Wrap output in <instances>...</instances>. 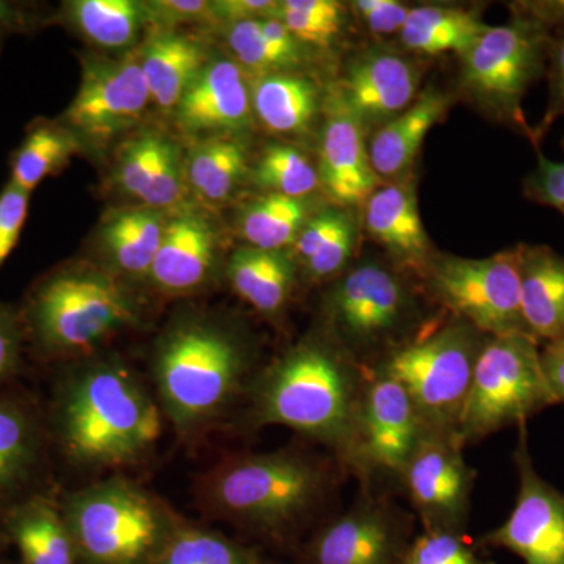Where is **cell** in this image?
<instances>
[{"label": "cell", "mask_w": 564, "mask_h": 564, "mask_svg": "<svg viewBox=\"0 0 564 564\" xmlns=\"http://www.w3.org/2000/svg\"><path fill=\"white\" fill-rule=\"evenodd\" d=\"M25 564H74V540L66 521L43 503L22 508L11 522Z\"/></svg>", "instance_id": "e575fe53"}, {"label": "cell", "mask_w": 564, "mask_h": 564, "mask_svg": "<svg viewBox=\"0 0 564 564\" xmlns=\"http://www.w3.org/2000/svg\"><path fill=\"white\" fill-rule=\"evenodd\" d=\"M540 343L525 334L486 337L464 402L455 437L462 447L527 422L555 404Z\"/></svg>", "instance_id": "ba28073f"}, {"label": "cell", "mask_w": 564, "mask_h": 564, "mask_svg": "<svg viewBox=\"0 0 564 564\" xmlns=\"http://www.w3.org/2000/svg\"><path fill=\"white\" fill-rule=\"evenodd\" d=\"M150 101L139 58L87 61L76 98L63 115V126L77 139L101 143L133 128Z\"/></svg>", "instance_id": "9a60e30c"}, {"label": "cell", "mask_w": 564, "mask_h": 564, "mask_svg": "<svg viewBox=\"0 0 564 564\" xmlns=\"http://www.w3.org/2000/svg\"><path fill=\"white\" fill-rule=\"evenodd\" d=\"M519 262L521 245L484 259L436 254L422 278L441 306L485 336H530L522 315Z\"/></svg>", "instance_id": "9c48e42d"}, {"label": "cell", "mask_w": 564, "mask_h": 564, "mask_svg": "<svg viewBox=\"0 0 564 564\" xmlns=\"http://www.w3.org/2000/svg\"><path fill=\"white\" fill-rule=\"evenodd\" d=\"M513 17L488 31L462 57L459 87L492 120L532 141L522 101L530 87L545 76L555 28L533 2L516 3Z\"/></svg>", "instance_id": "277c9868"}, {"label": "cell", "mask_w": 564, "mask_h": 564, "mask_svg": "<svg viewBox=\"0 0 564 564\" xmlns=\"http://www.w3.org/2000/svg\"><path fill=\"white\" fill-rule=\"evenodd\" d=\"M276 18L303 46L326 50L343 35L347 10L336 0H284Z\"/></svg>", "instance_id": "74e56055"}, {"label": "cell", "mask_w": 564, "mask_h": 564, "mask_svg": "<svg viewBox=\"0 0 564 564\" xmlns=\"http://www.w3.org/2000/svg\"><path fill=\"white\" fill-rule=\"evenodd\" d=\"M158 564H258V560L220 534L184 530L169 541Z\"/></svg>", "instance_id": "f35d334b"}, {"label": "cell", "mask_w": 564, "mask_h": 564, "mask_svg": "<svg viewBox=\"0 0 564 564\" xmlns=\"http://www.w3.org/2000/svg\"><path fill=\"white\" fill-rule=\"evenodd\" d=\"M521 304L530 336L564 340V256L545 245H521Z\"/></svg>", "instance_id": "cb8c5ba5"}, {"label": "cell", "mask_w": 564, "mask_h": 564, "mask_svg": "<svg viewBox=\"0 0 564 564\" xmlns=\"http://www.w3.org/2000/svg\"><path fill=\"white\" fill-rule=\"evenodd\" d=\"M352 10L373 35L392 36L400 35L411 9L399 0H356Z\"/></svg>", "instance_id": "bcb514c9"}, {"label": "cell", "mask_w": 564, "mask_h": 564, "mask_svg": "<svg viewBox=\"0 0 564 564\" xmlns=\"http://www.w3.org/2000/svg\"><path fill=\"white\" fill-rule=\"evenodd\" d=\"M310 218L306 198L267 193L245 207L240 215V234L248 247L288 250Z\"/></svg>", "instance_id": "d6a6232c"}, {"label": "cell", "mask_w": 564, "mask_h": 564, "mask_svg": "<svg viewBox=\"0 0 564 564\" xmlns=\"http://www.w3.org/2000/svg\"><path fill=\"white\" fill-rule=\"evenodd\" d=\"M252 177L267 193L306 198L321 187L317 165L291 144L273 143L263 150Z\"/></svg>", "instance_id": "d590c367"}, {"label": "cell", "mask_w": 564, "mask_h": 564, "mask_svg": "<svg viewBox=\"0 0 564 564\" xmlns=\"http://www.w3.org/2000/svg\"><path fill=\"white\" fill-rule=\"evenodd\" d=\"M402 564H494L478 555L463 532H423L414 538Z\"/></svg>", "instance_id": "ab89813d"}, {"label": "cell", "mask_w": 564, "mask_h": 564, "mask_svg": "<svg viewBox=\"0 0 564 564\" xmlns=\"http://www.w3.org/2000/svg\"><path fill=\"white\" fill-rule=\"evenodd\" d=\"M218 254V232L203 212L182 207L166 220L158 256L151 267L155 288L185 293L202 288Z\"/></svg>", "instance_id": "44dd1931"}, {"label": "cell", "mask_w": 564, "mask_h": 564, "mask_svg": "<svg viewBox=\"0 0 564 564\" xmlns=\"http://www.w3.org/2000/svg\"><path fill=\"white\" fill-rule=\"evenodd\" d=\"M65 521L74 544L93 564H143L161 547L165 533L161 508L124 480L76 494Z\"/></svg>", "instance_id": "30bf717a"}, {"label": "cell", "mask_w": 564, "mask_h": 564, "mask_svg": "<svg viewBox=\"0 0 564 564\" xmlns=\"http://www.w3.org/2000/svg\"><path fill=\"white\" fill-rule=\"evenodd\" d=\"M323 107L325 122L317 165L321 187L337 207L364 206L381 181L370 162L366 129L333 91Z\"/></svg>", "instance_id": "ac0fdd59"}, {"label": "cell", "mask_w": 564, "mask_h": 564, "mask_svg": "<svg viewBox=\"0 0 564 564\" xmlns=\"http://www.w3.org/2000/svg\"><path fill=\"white\" fill-rule=\"evenodd\" d=\"M176 120L192 137H237L248 131L252 106L245 70L228 58L209 61L176 107Z\"/></svg>", "instance_id": "d6986e66"}, {"label": "cell", "mask_w": 564, "mask_h": 564, "mask_svg": "<svg viewBox=\"0 0 564 564\" xmlns=\"http://www.w3.org/2000/svg\"><path fill=\"white\" fill-rule=\"evenodd\" d=\"M135 321L132 293L113 274L91 267L51 273L28 306L33 336L54 352L88 351Z\"/></svg>", "instance_id": "52a82bcc"}, {"label": "cell", "mask_w": 564, "mask_h": 564, "mask_svg": "<svg viewBox=\"0 0 564 564\" xmlns=\"http://www.w3.org/2000/svg\"><path fill=\"white\" fill-rule=\"evenodd\" d=\"M250 364L242 340L220 326H177L155 355V383L165 413L182 430L217 417L242 389Z\"/></svg>", "instance_id": "3957f363"}, {"label": "cell", "mask_w": 564, "mask_h": 564, "mask_svg": "<svg viewBox=\"0 0 564 564\" xmlns=\"http://www.w3.org/2000/svg\"><path fill=\"white\" fill-rule=\"evenodd\" d=\"M452 104L451 95L430 87L406 110L378 128L369 143V155L380 180H393L413 169L423 141L447 118Z\"/></svg>", "instance_id": "603a6c76"}, {"label": "cell", "mask_w": 564, "mask_h": 564, "mask_svg": "<svg viewBox=\"0 0 564 564\" xmlns=\"http://www.w3.org/2000/svg\"><path fill=\"white\" fill-rule=\"evenodd\" d=\"M234 291L261 314L274 315L291 299L296 281V262L288 250L242 247L228 263Z\"/></svg>", "instance_id": "484cf974"}, {"label": "cell", "mask_w": 564, "mask_h": 564, "mask_svg": "<svg viewBox=\"0 0 564 564\" xmlns=\"http://www.w3.org/2000/svg\"><path fill=\"white\" fill-rule=\"evenodd\" d=\"M115 182L122 192L152 209L180 206L187 182L181 148L162 132L132 135L118 150Z\"/></svg>", "instance_id": "ffe728a7"}, {"label": "cell", "mask_w": 564, "mask_h": 564, "mask_svg": "<svg viewBox=\"0 0 564 564\" xmlns=\"http://www.w3.org/2000/svg\"><path fill=\"white\" fill-rule=\"evenodd\" d=\"M513 458L519 477L513 511L481 543L505 549L524 564H564V492L534 469L527 425H519Z\"/></svg>", "instance_id": "7c38bea8"}, {"label": "cell", "mask_w": 564, "mask_h": 564, "mask_svg": "<svg viewBox=\"0 0 564 564\" xmlns=\"http://www.w3.org/2000/svg\"><path fill=\"white\" fill-rule=\"evenodd\" d=\"M217 22L226 25L237 22L265 20L276 18L280 2L273 0H215L212 2Z\"/></svg>", "instance_id": "7dc6e473"}, {"label": "cell", "mask_w": 564, "mask_h": 564, "mask_svg": "<svg viewBox=\"0 0 564 564\" xmlns=\"http://www.w3.org/2000/svg\"><path fill=\"white\" fill-rule=\"evenodd\" d=\"M79 150V139L69 129L36 122L11 158V184L32 193L68 163Z\"/></svg>", "instance_id": "836d02e7"}, {"label": "cell", "mask_w": 564, "mask_h": 564, "mask_svg": "<svg viewBox=\"0 0 564 564\" xmlns=\"http://www.w3.org/2000/svg\"><path fill=\"white\" fill-rule=\"evenodd\" d=\"M367 378L334 343L296 345L256 383V422L295 430L350 463Z\"/></svg>", "instance_id": "6da1fadb"}, {"label": "cell", "mask_w": 564, "mask_h": 564, "mask_svg": "<svg viewBox=\"0 0 564 564\" xmlns=\"http://www.w3.org/2000/svg\"><path fill=\"white\" fill-rule=\"evenodd\" d=\"M151 101L162 110H176L185 93L209 63L199 41L176 32H158L139 58Z\"/></svg>", "instance_id": "d4e9b609"}, {"label": "cell", "mask_w": 564, "mask_h": 564, "mask_svg": "<svg viewBox=\"0 0 564 564\" xmlns=\"http://www.w3.org/2000/svg\"><path fill=\"white\" fill-rule=\"evenodd\" d=\"M422 70L397 52L375 50L359 55L333 88L362 128H381L421 95Z\"/></svg>", "instance_id": "e0dca14e"}, {"label": "cell", "mask_w": 564, "mask_h": 564, "mask_svg": "<svg viewBox=\"0 0 564 564\" xmlns=\"http://www.w3.org/2000/svg\"><path fill=\"white\" fill-rule=\"evenodd\" d=\"M530 202L552 207L564 217V162L551 161L538 152L536 166L524 181Z\"/></svg>", "instance_id": "ee69618b"}, {"label": "cell", "mask_w": 564, "mask_h": 564, "mask_svg": "<svg viewBox=\"0 0 564 564\" xmlns=\"http://www.w3.org/2000/svg\"><path fill=\"white\" fill-rule=\"evenodd\" d=\"M540 358L555 404L564 403V340L541 344Z\"/></svg>", "instance_id": "681fc988"}, {"label": "cell", "mask_w": 564, "mask_h": 564, "mask_svg": "<svg viewBox=\"0 0 564 564\" xmlns=\"http://www.w3.org/2000/svg\"><path fill=\"white\" fill-rule=\"evenodd\" d=\"M150 25L158 32H174L182 25L214 24V7L206 0H152L147 2Z\"/></svg>", "instance_id": "b9f144b4"}, {"label": "cell", "mask_w": 564, "mask_h": 564, "mask_svg": "<svg viewBox=\"0 0 564 564\" xmlns=\"http://www.w3.org/2000/svg\"><path fill=\"white\" fill-rule=\"evenodd\" d=\"M356 236H358L356 218L351 210H348L333 236L318 248L310 261L304 263L311 280H328L343 272L355 251Z\"/></svg>", "instance_id": "60d3db41"}, {"label": "cell", "mask_w": 564, "mask_h": 564, "mask_svg": "<svg viewBox=\"0 0 564 564\" xmlns=\"http://www.w3.org/2000/svg\"><path fill=\"white\" fill-rule=\"evenodd\" d=\"M485 334L451 314L403 340L373 369L403 386L426 432L455 434Z\"/></svg>", "instance_id": "8992f818"}, {"label": "cell", "mask_w": 564, "mask_h": 564, "mask_svg": "<svg viewBox=\"0 0 564 564\" xmlns=\"http://www.w3.org/2000/svg\"><path fill=\"white\" fill-rule=\"evenodd\" d=\"M425 425L417 408L388 375L369 370L350 466L358 473L402 478Z\"/></svg>", "instance_id": "5bb4252c"}, {"label": "cell", "mask_w": 564, "mask_h": 564, "mask_svg": "<svg viewBox=\"0 0 564 564\" xmlns=\"http://www.w3.org/2000/svg\"><path fill=\"white\" fill-rule=\"evenodd\" d=\"M166 220L163 210L147 206L111 214L101 228V247L115 269L129 276H150Z\"/></svg>", "instance_id": "83f0119b"}, {"label": "cell", "mask_w": 564, "mask_h": 564, "mask_svg": "<svg viewBox=\"0 0 564 564\" xmlns=\"http://www.w3.org/2000/svg\"><path fill=\"white\" fill-rule=\"evenodd\" d=\"M65 20L99 47L122 51L150 25V11L139 0H73L65 3Z\"/></svg>", "instance_id": "1f68e13d"}, {"label": "cell", "mask_w": 564, "mask_h": 564, "mask_svg": "<svg viewBox=\"0 0 564 564\" xmlns=\"http://www.w3.org/2000/svg\"><path fill=\"white\" fill-rule=\"evenodd\" d=\"M250 172L247 147L239 137L218 135L196 143L185 159V177L193 192L207 203L232 195Z\"/></svg>", "instance_id": "4dcf8cb0"}, {"label": "cell", "mask_w": 564, "mask_h": 564, "mask_svg": "<svg viewBox=\"0 0 564 564\" xmlns=\"http://www.w3.org/2000/svg\"><path fill=\"white\" fill-rule=\"evenodd\" d=\"M364 223L393 265L423 276L436 254L422 223L413 182L378 187L364 204Z\"/></svg>", "instance_id": "7402d4cb"}, {"label": "cell", "mask_w": 564, "mask_h": 564, "mask_svg": "<svg viewBox=\"0 0 564 564\" xmlns=\"http://www.w3.org/2000/svg\"><path fill=\"white\" fill-rule=\"evenodd\" d=\"M35 22L36 18L28 7L0 0V35L29 31Z\"/></svg>", "instance_id": "f907efd6"}, {"label": "cell", "mask_w": 564, "mask_h": 564, "mask_svg": "<svg viewBox=\"0 0 564 564\" xmlns=\"http://www.w3.org/2000/svg\"><path fill=\"white\" fill-rule=\"evenodd\" d=\"M410 522L377 497H361L311 544V564H402L410 547Z\"/></svg>", "instance_id": "2e32d148"}, {"label": "cell", "mask_w": 564, "mask_h": 564, "mask_svg": "<svg viewBox=\"0 0 564 564\" xmlns=\"http://www.w3.org/2000/svg\"><path fill=\"white\" fill-rule=\"evenodd\" d=\"M21 328L9 307L0 306V381L6 380L20 361Z\"/></svg>", "instance_id": "c3c4849f"}, {"label": "cell", "mask_w": 564, "mask_h": 564, "mask_svg": "<svg viewBox=\"0 0 564 564\" xmlns=\"http://www.w3.org/2000/svg\"><path fill=\"white\" fill-rule=\"evenodd\" d=\"M563 147H564V140H563Z\"/></svg>", "instance_id": "816d5d0a"}, {"label": "cell", "mask_w": 564, "mask_h": 564, "mask_svg": "<svg viewBox=\"0 0 564 564\" xmlns=\"http://www.w3.org/2000/svg\"><path fill=\"white\" fill-rule=\"evenodd\" d=\"M455 434L423 433L402 478L425 532H463L470 511L475 470Z\"/></svg>", "instance_id": "4fadbf2b"}, {"label": "cell", "mask_w": 564, "mask_h": 564, "mask_svg": "<svg viewBox=\"0 0 564 564\" xmlns=\"http://www.w3.org/2000/svg\"><path fill=\"white\" fill-rule=\"evenodd\" d=\"M226 40L237 65L254 77L293 73L306 61V46L278 18L226 25Z\"/></svg>", "instance_id": "f546056e"}, {"label": "cell", "mask_w": 564, "mask_h": 564, "mask_svg": "<svg viewBox=\"0 0 564 564\" xmlns=\"http://www.w3.org/2000/svg\"><path fill=\"white\" fill-rule=\"evenodd\" d=\"M58 425L66 452L85 466L137 462L162 433L158 404L120 364L80 370L63 392Z\"/></svg>", "instance_id": "7a4b0ae2"}, {"label": "cell", "mask_w": 564, "mask_h": 564, "mask_svg": "<svg viewBox=\"0 0 564 564\" xmlns=\"http://www.w3.org/2000/svg\"><path fill=\"white\" fill-rule=\"evenodd\" d=\"M545 76L549 82V101L540 124L533 128L532 144L536 148L554 122L564 117V28L555 31L552 39Z\"/></svg>", "instance_id": "7bdbcfd3"}, {"label": "cell", "mask_w": 564, "mask_h": 564, "mask_svg": "<svg viewBox=\"0 0 564 564\" xmlns=\"http://www.w3.org/2000/svg\"><path fill=\"white\" fill-rule=\"evenodd\" d=\"M31 193L9 184L0 192V269L17 248L28 220Z\"/></svg>", "instance_id": "f6af8a7d"}, {"label": "cell", "mask_w": 564, "mask_h": 564, "mask_svg": "<svg viewBox=\"0 0 564 564\" xmlns=\"http://www.w3.org/2000/svg\"><path fill=\"white\" fill-rule=\"evenodd\" d=\"M413 310V293L400 274L373 261L345 272L326 300L334 344L367 370L372 356L384 351V358L397 347Z\"/></svg>", "instance_id": "8fae6325"}, {"label": "cell", "mask_w": 564, "mask_h": 564, "mask_svg": "<svg viewBox=\"0 0 564 564\" xmlns=\"http://www.w3.org/2000/svg\"><path fill=\"white\" fill-rule=\"evenodd\" d=\"M488 28L477 10L422 6L410 10L400 40L408 51L415 54L441 55L454 52L463 57Z\"/></svg>", "instance_id": "f1b7e54d"}, {"label": "cell", "mask_w": 564, "mask_h": 564, "mask_svg": "<svg viewBox=\"0 0 564 564\" xmlns=\"http://www.w3.org/2000/svg\"><path fill=\"white\" fill-rule=\"evenodd\" d=\"M251 106L269 131L300 135L310 131L321 113V91L299 74H270L252 79Z\"/></svg>", "instance_id": "4316f807"}, {"label": "cell", "mask_w": 564, "mask_h": 564, "mask_svg": "<svg viewBox=\"0 0 564 564\" xmlns=\"http://www.w3.org/2000/svg\"><path fill=\"white\" fill-rule=\"evenodd\" d=\"M35 426L20 408L0 402V497L24 484L36 459Z\"/></svg>", "instance_id": "8d00e7d4"}, {"label": "cell", "mask_w": 564, "mask_h": 564, "mask_svg": "<svg viewBox=\"0 0 564 564\" xmlns=\"http://www.w3.org/2000/svg\"><path fill=\"white\" fill-rule=\"evenodd\" d=\"M328 488L322 466L296 452L237 456L206 485L215 511L263 532H280L313 513Z\"/></svg>", "instance_id": "5b68a950"}]
</instances>
